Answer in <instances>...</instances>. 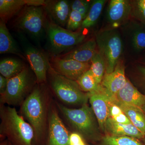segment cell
<instances>
[{
    "label": "cell",
    "instance_id": "obj_1",
    "mask_svg": "<svg viewBox=\"0 0 145 145\" xmlns=\"http://www.w3.org/2000/svg\"><path fill=\"white\" fill-rule=\"evenodd\" d=\"M1 135L8 137L16 145H32L33 128L19 115L15 108L1 106Z\"/></svg>",
    "mask_w": 145,
    "mask_h": 145
},
{
    "label": "cell",
    "instance_id": "obj_2",
    "mask_svg": "<svg viewBox=\"0 0 145 145\" xmlns=\"http://www.w3.org/2000/svg\"><path fill=\"white\" fill-rule=\"evenodd\" d=\"M21 110L34 129V137L40 139L45 131L47 114L46 96L40 86L34 87L24 101Z\"/></svg>",
    "mask_w": 145,
    "mask_h": 145
},
{
    "label": "cell",
    "instance_id": "obj_3",
    "mask_svg": "<svg viewBox=\"0 0 145 145\" xmlns=\"http://www.w3.org/2000/svg\"><path fill=\"white\" fill-rule=\"evenodd\" d=\"M46 33L48 48L54 56L59 55L80 44L86 38L82 30L70 31L55 24L50 19L47 21Z\"/></svg>",
    "mask_w": 145,
    "mask_h": 145
},
{
    "label": "cell",
    "instance_id": "obj_4",
    "mask_svg": "<svg viewBox=\"0 0 145 145\" xmlns=\"http://www.w3.org/2000/svg\"><path fill=\"white\" fill-rule=\"evenodd\" d=\"M48 72L51 88L62 102L70 105L87 104L89 93L84 92L76 81L61 75L54 70L51 64Z\"/></svg>",
    "mask_w": 145,
    "mask_h": 145
},
{
    "label": "cell",
    "instance_id": "obj_5",
    "mask_svg": "<svg viewBox=\"0 0 145 145\" xmlns=\"http://www.w3.org/2000/svg\"><path fill=\"white\" fill-rule=\"evenodd\" d=\"M96 41L99 53L105 63V73H110L119 62L123 52L121 35L116 29H106L97 34Z\"/></svg>",
    "mask_w": 145,
    "mask_h": 145
},
{
    "label": "cell",
    "instance_id": "obj_6",
    "mask_svg": "<svg viewBox=\"0 0 145 145\" xmlns=\"http://www.w3.org/2000/svg\"><path fill=\"white\" fill-rule=\"evenodd\" d=\"M46 13L43 7L26 6L18 13L14 26L39 41L46 32Z\"/></svg>",
    "mask_w": 145,
    "mask_h": 145
},
{
    "label": "cell",
    "instance_id": "obj_7",
    "mask_svg": "<svg viewBox=\"0 0 145 145\" xmlns=\"http://www.w3.org/2000/svg\"><path fill=\"white\" fill-rule=\"evenodd\" d=\"M57 106L69 123L78 133L88 139H93L97 132L94 112L87 104L79 109H71L57 103Z\"/></svg>",
    "mask_w": 145,
    "mask_h": 145
},
{
    "label": "cell",
    "instance_id": "obj_8",
    "mask_svg": "<svg viewBox=\"0 0 145 145\" xmlns=\"http://www.w3.org/2000/svg\"><path fill=\"white\" fill-rule=\"evenodd\" d=\"M34 80L29 69L25 66L22 72L8 79L5 92L1 95V102L9 105H18L24 101L34 85Z\"/></svg>",
    "mask_w": 145,
    "mask_h": 145
},
{
    "label": "cell",
    "instance_id": "obj_9",
    "mask_svg": "<svg viewBox=\"0 0 145 145\" xmlns=\"http://www.w3.org/2000/svg\"><path fill=\"white\" fill-rule=\"evenodd\" d=\"M23 53L31 69L36 76L38 84H42L46 80L47 72L50 66L48 58L40 50L31 44L23 34H18Z\"/></svg>",
    "mask_w": 145,
    "mask_h": 145
},
{
    "label": "cell",
    "instance_id": "obj_10",
    "mask_svg": "<svg viewBox=\"0 0 145 145\" xmlns=\"http://www.w3.org/2000/svg\"><path fill=\"white\" fill-rule=\"evenodd\" d=\"M52 67L61 75L76 81L90 68V63L80 62L71 59H63L53 56L51 59Z\"/></svg>",
    "mask_w": 145,
    "mask_h": 145
},
{
    "label": "cell",
    "instance_id": "obj_11",
    "mask_svg": "<svg viewBox=\"0 0 145 145\" xmlns=\"http://www.w3.org/2000/svg\"><path fill=\"white\" fill-rule=\"evenodd\" d=\"M88 93L89 103L99 126L105 131L106 123L109 118L110 101L112 96L101 84L98 90Z\"/></svg>",
    "mask_w": 145,
    "mask_h": 145
},
{
    "label": "cell",
    "instance_id": "obj_12",
    "mask_svg": "<svg viewBox=\"0 0 145 145\" xmlns=\"http://www.w3.org/2000/svg\"><path fill=\"white\" fill-rule=\"evenodd\" d=\"M48 116V145H69L70 134L56 110L50 109Z\"/></svg>",
    "mask_w": 145,
    "mask_h": 145
},
{
    "label": "cell",
    "instance_id": "obj_13",
    "mask_svg": "<svg viewBox=\"0 0 145 145\" xmlns=\"http://www.w3.org/2000/svg\"><path fill=\"white\" fill-rule=\"evenodd\" d=\"M131 1L111 0L107 10V19L112 28L116 29L125 24L131 16Z\"/></svg>",
    "mask_w": 145,
    "mask_h": 145
},
{
    "label": "cell",
    "instance_id": "obj_14",
    "mask_svg": "<svg viewBox=\"0 0 145 145\" xmlns=\"http://www.w3.org/2000/svg\"><path fill=\"white\" fill-rule=\"evenodd\" d=\"M43 7L50 19L55 24L61 27L66 25L71 10L68 1H45Z\"/></svg>",
    "mask_w": 145,
    "mask_h": 145
},
{
    "label": "cell",
    "instance_id": "obj_15",
    "mask_svg": "<svg viewBox=\"0 0 145 145\" xmlns=\"http://www.w3.org/2000/svg\"><path fill=\"white\" fill-rule=\"evenodd\" d=\"M45 3V1L43 0H1V20L6 23L26 6H44Z\"/></svg>",
    "mask_w": 145,
    "mask_h": 145
},
{
    "label": "cell",
    "instance_id": "obj_16",
    "mask_svg": "<svg viewBox=\"0 0 145 145\" xmlns=\"http://www.w3.org/2000/svg\"><path fill=\"white\" fill-rule=\"evenodd\" d=\"M127 80L124 66L119 61L112 72L105 73L101 84L111 96H114L125 86Z\"/></svg>",
    "mask_w": 145,
    "mask_h": 145
},
{
    "label": "cell",
    "instance_id": "obj_17",
    "mask_svg": "<svg viewBox=\"0 0 145 145\" xmlns=\"http://www.w3.org/2000/svg\"><path fill=\"white\" fill-rule=\"evenodd\" d=\"M112 97L119 103L142 109L145 105V95L140 92L128 79L125 86Z\"/></svg>",
    "mask_w": 145,
    "mask_h": 145
},
{
    "label": "cell",
    "instance_id": "obj_18",
    "mask_svg": "<svg viewBox=\"0 0 145 145\" xmlns=\"http://www.w3.org/2000/svg\"><path fill=\"white\" fill-rule=\"evenodd\" d=\"M96 40L91 39L81 44L73 50L58 57L63 59H71L84 63H90L94 55L97 52Z\"/></svg>",
    "mask_w": 145,
    "mask_h": 145
},
{
    "label": "cell",
    "instance_id": "obj_19",
    "mask_svg": "<svg viewBox=\"0 0 145 145\" xmlns=\"http://www.w3.org/2000/svg\"><path fill=\"white\" fill-rule=\"evenodd\" d=\"M105 131L110 135L129 136L138 139H144L145 133L141 132L132 124H123L117 123L108 118L106 123Z\"/></svg>",
    "mask_w": 145,
    "mask_h": 145
},
{
    "label": "cell",
    "instance_id": "obj_20",
    "mask_svg": "<svg viewBox=\"0 0 145 145\" xmlns=\"http://www.w3.org/2000/svg\"><path fill=\"white\" fill-rule=\"evenodd\" d=\"M0 53L14 54L26 59L23 52L8 31L5 23L1 20L0 22Z\"/></svg>",
    "mask_w": 145,
    "mask_h": 145
},
{
    "label": "cell",
    "instance_id": "obj_21",
    "mask_svg": "<svg viewBox=\"0 0 145 145\" xmlns=\"http://www.w3.org/2000/svg\"><path fill=\"white\" fill-rule=\"evenodd\" d=\"M115 103L121 108L131 123L141 132L145 133V112L142 108L122 103L115 101L112 96Z\"/></svg>",
    "mask_w": 145,
    "mask_h": 145
},
{
    "label": "cell",
    "instance_id": "obj_22",
    "mask_svg": "<svg viewBox=\"0 0 145 145\" xmlns=\"http://www.w3.org/2000/svg\"><path fill=\"white\" fill-rule=\"evenodd\" d=\"M129 37L134 51L141 52L145 51V26L139 22H132L129 24Z\"/></svg>",
    "mask_w": 145,
    "mask_h": 145
},
{
    "label": "cell",
    "instance_id": "obj_23",
    "mask_svg": "<svg viewBox=\"0 0 145 145\" xmlns=\"http://www.w3.org/2000/svg\"><path fill=\"white\" fill-rule=\"evenodd\" d=\"M25 67L20 60L7 58L0 62V73L5 78L9 79L22 72Z\"/></svg>",
    "mask_w": 145,
    "mask_h": 145
},
{
    "label": "cell",
    "instance_id": "obj_24",
    "mask_svg": "<svg viewBox=\"0 0 145 145\" xmlns=\"http://www.w3.org/2000/svg\"><path fill=\"white\" fill-rule=\"evenodd\" d=\"M106 1L95 0L91 3L87 16L83 21L81 28H90L96 24L101 16Z\"/></svg>",
    "mask_w": 145,
    "mask_h": 145
},
{
    "label": "cell",
    "instance_id": "obj_25",
    "mask_svg": "<svg viewBox=\"0 0 145 145\" xmlns=\"http://www.w3.org/2000/svg\"><path fill=\"white\" fill-rule=\"evenodd\" d=\"M76 82L81 89L87 93L96 91L101 86V84L97 83L90 69L84 73Z\"/></svg>",
    "mask_w": 145,
    "mask_h": 145
},
{
    "label": "cell",
    "instance_id": "obj_26",
    "mask_svg": "<svg viewBox=\"0 0 145 145\" xmlns=\"http://www.w3.org/2000/svg\"><path fill=\"white\" fill-rule=\"evenodd\" d=\"M106 65L103 57L97 51L91 61L90 70L97 83L101 84L106 72Z\"/></svg>",
    "mask_w": 145,
    "mask_h": 145
},
{
    "label": "cell",
    "instance_id": "obj_27",
    "mask_svg": "<svg viewBox=\"0 0 145 145\" xmlns=\"http://www.w3.org/2000/svg\"><path fill=\"white\" fill-rule=\"evenodd\" d=\"M104 145H143L138 139L129 136L107 135L103 139Z\"/></svg>",
    "mask_w": 145,
    "mask_h": 145
},
{
    "label": "cell",
    "instance_id": "obj_28",
    "mask_svg": "<svg viewBox=\"0 0 145 145\" xmlns=\"http://www.w3.org/2000/svg\"><path fill=\"white\" fill-rule=\"evenodd\" d=\"M109 118L117 123L123 124H132L121 108L114 103L111 96L109 108Z\"/></svg>",
    "mask_w": 145,
    "mask_h": 145
},
{
    "label": "cell",
    "instance_id": "obj_29",
    "mask_svg": "<svg viewBox=\"0 0 145 145\" xmlns=\"http://www.w3.org/2000/svg\"><path fill=\"white\" fill-rule=\"evenodd\" d=\"M131 16L145 26V0L131 1Z\"/></svg>",
    "mask_w": 145,
    "mask_h": 145
},
{
    "label": "cell",
    "instance_id": "obj_30",
    "mask_svg": "<svg viewBox=\"0 0 145 145\" xmlns=\"http://www.w3.org/2000/svg\"><path fill=\"white\" fill-rule=\"evenodd\" d=\"M84 20L83 16L80 13L75 10H71L66 24L67 29L74 31L81 28Z\"/></svg>",
    "mask_w": 145,
    "mask_h": 145
},
{
    "label": "cell",
    "instance_id": "obj_31",
    "mask_svg": "<svg viewBox=\"0 0 145 145\" xmlns=\"http://www.w3.org/2000/svg\"><path fill=\"white\" fill-rule=\"evenodd\" d=\"M91 4L89 1L84 0H75L71 5V10L77 11L83 16L84 20L88 14Z\"/></svg>",
    "mask_w": 145,
    "mask_h": 145
},
{
    "label": "cell",
    "instance_id": "obj_32",
    "mask_svg": "<svg viewBox=\"0 0 145 145\" xmlns=\"http://www.w3.org/2000/svg\"><path fill=\"white\" fill-rule=\"evenodd\" d=\"M69 145H86L81 134L78 132H73L70 134Z\"/></svg>",
    "mask_w": 145,
    "mask_h": 145
},
{
    "label": "cell",
    "instance_id": "obj_33",
    "mask_svg": "<svg viewBox=\"0 0 145 145\" xmlns=\"http://www.w3.org/2000/svg\"><path fill=\"white\" fill-rule=\"evenodd\" d=\"M136 70L140 84L145 89V66L138 65L136 67Z\"/></svg>",
    "mask_w": 145,
    "mask_h": 145
},
{
    "label": "cell",
    "instance_id": "obj_34",
    "mask_svg": "<svg viewBox=\"0 0 145 145\" xmlns=\"http://www.w3.org/2000/svg\"><path fill=\"white\" fill-rule=\"evenodd\" d=\"M8 79L5 78L2 75H0V93L3 95L5 92L7 88Z\"/></svg>",
    "mask_w": 145,
    "mask_h": 145
},
{
    "label": "cell",
    "instance_id": "obj_35",
    "mask_svg": "<svg viewBox=\"0 0 145 145\" xmlns=\"http://www.w3.org/2000/svg\"><path fill=\"white\" fill-rule=\"evenodd\" d=\"M1 145H7V142H4L1 144Z\"/></svg>",
    "mask_w": 145,
    "mask_h": 145
},
{
    "label": "cell",
    "instance_id": "obj_36",
    "mask_svg": "<svg viewBox=\"0 0 145 145\" xmlns=\"http://www.w3.org/2000/svg\"><path fill=\"white\" fill-rule=\"evenodd\" d=\"M143 63L145 65V58L144 60H143Z\"/></svg>",
    "mask_w": 145,
    "mask_h": 145
},
{
    "label": "cell",
    "instance_id": "obj_37",
    "mask_svg": "<svg viewBox=\"0 0 145 145\" xmlns=\"http://www.w3.org/2000/svg\"><path fill=\"white\" fill-rule=\"evenodd\" d=\"M143 110H144V111L145 112V106L144 107V108H143Z\"/></svg>",
    "mask_w": 145,
    "mask_h": 145
},
{
    "label": "cell",
    "instance_id": "obj_38",
    "mask_svg": "<svg viewBox=\"0 0 145 145\" xmlns=\"http://www.w3.org/2000/svg\"><path fill=\"white\" fill-rule=\"evenodd\" d=\"M144 142H145V138H144Z\"/></svg>",
    "mask_w": 145,
    "mask_h": 145
},
{
    "label": "cell",
    "instance_id": "obj_39",
    "mask_svg": "<svg viewBox=\"0 0 145 145\" xmlns=\"http://www.w3.org/2000/svg\"><path fill=\"white\" fill-rule=\"evenodd\" d=\"M9 145H13L11 144H9Z\"/></svg>",
    "mask_w": 145,
    "mask_h": 145
}]
</instances>
